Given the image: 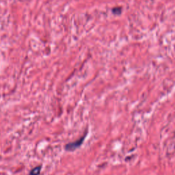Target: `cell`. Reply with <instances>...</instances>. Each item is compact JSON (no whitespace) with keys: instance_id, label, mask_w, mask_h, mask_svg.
Masks as SVG:
<instances>
[{"instance_id":"obj_1","label":"cell","mask_w":175,"mask_h":175,"mask_svg":"<svg viewBox=\"0 0 175 175\" xmlns=\"http://www.w3.org/2000/svg\"><path fill=\"white\" fill-rule=\"evenodd\" d=\"M86 134L84 135V136L81 137H80V138L78 139V140H76V141L75 142L68 143V144H67L65 146V149L67 150L73 151L74 150L77 149V148H78L79 147H81V145L82 144H83L84 140H85V138H86Z\"/></svg>"},{"instance_id":"obj_2","label":"cell","mask_w":175,"mask_h":175,"mask_svg":"<svg viewBox=\"0 0 175 175\" xmlns=\"http://www.w3.org/2000/svg\"><path fill=\"white\" fill-rule=\"evenodd\" d=\"M41 166H38L31 170L30 172V173H29V175H39L40 173H41Z\"/></svg>"}]
</instances>
